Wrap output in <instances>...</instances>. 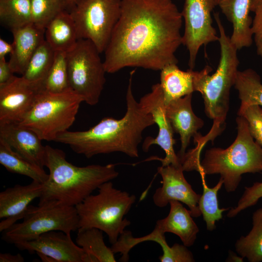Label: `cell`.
Here are the masks:
<instances>
[{"label":"cell","instance_id":"52a82bcc","mask_svg":"<svg viewBox=\"0 0 262 262\" xmlns=\"http://www.w3.org/2000/svg\"><path fill=\"white\" fill-rule=\"evenodd\" d=\"M82 97L71 89L59 93L40 90L21 126L35 132L42 140L54 141L74 122Z\"/></svg>","mask_w":262,"mask_h":262},{"label":"cell","instance_id":"5b68a950","mask_svg":"<svg viewBox=\"0 0 262 262\" xmlns=\"http://www.w3.org/2000/svg\"><path fill=\"white\" fill-rule=\"evenodd\" d=\"M236 121L237 135L232 144L226 149L207 150L196 170L205 176L220 174L228 192L236 190L243 174L262 171V147L251 135L246 119L239 115Z\"/></svg>","mask_w":262,"mask_h":262},{"label":"cell","instance_id":"4dcf8cb0","mask_svg":"<svg viewBox=\"0 0 262 262\" xmlns=\"http://www.w3.org/2000/svg\"><path fill=\"white\" fill-rule=\"evenodd\" d=\"M66 53L55 51L52 65L44 80L41 90L59 93L69 89Z\"/></svg>","mask_w":262,"mask_h":262},{"label":"cell","instance_id":"4fadbf2b","mask_svg":"<svg viewBox=\"0 0 262 262\" xmlns=\"http://www.w3.org/2000/svg\"><path fill=\"white\" fill-rule=\"evenodd\" d=\"M162 185L158 188L152 196L154 204L160 208L166 206L170 201L176 200L186 204L193 217L201 215L198 202L200 194L196 193L185 179L182 165H169L157 168Z\"/></svg>","mask_w":262,"mask_h":262},{"label":"cell","instance_id":"ba28073f","mask_svg":"<svg viewBox=\"0 0 262 262\" xmlns=\"http://www.w3.org/2000/svg\"><path fill=\"white\" fill-rule=\"evenodd\" d=\"M75 207L47 202L29 207L22 222L16 223L2 232V239L14 245L36 239L51 231L70 234L78 229Z\"/></svg>","mask_w":262,"mask_h":262},{"label":"cell","instance_id":"60d3db41","mask_svg":"<svg viewBox=\"0 0 262 262\" xmlns=\"http://www.w3.org/2000/svg\"><path fill=\"white\" fill-rule=\"evenodd\" d=\"M37 255L39 256V257L40 258V260L42 262H57L55 260H54L53 258H51L50 256H47L46 255L40 253H36Z\"/></svg>","mask_w":262,"mask_h":262},{"label":"cell","instance_id":"f35d334b","mask_svg":"<svg viewBox=\"0 0 262 262\" xmlns=\"http://www.w3.org/2000/svg\"><path fill=\"white\" fill-rule=\"evenodd\" d=\"M13 51L12 44H10L2 38H0V59L5 58L8 53H11Z\"/></svg>","mask_w":262,"mask_h":262},{"label":"cell","instance_id":"5bb4252c","mask_svg":"<svg viewBox=\"0 0 262 262\" xmlns=\"http://www.w3.org/2000/svg\"><path fill=\"white\" fill-rule=\"evenodd\" d=\"M39 90L22 76H14L0 84V124L21 122Z\"/></svg>","mask_w":262,"mask_h":262},{"label":"cell","instance_id":"7bdbcfd3","mask_svg":"<svg viewBox=\"0 0 262 262\" xmlns=\"http://www.w3.org/2000/svg\"><path fill=\"white\" fill-rule=\"evenodd\" d=\"M66 8H70L77 0H63Z\"/></svg>","mask_w":262,"mask_h":262},{"label":"cell","instance_id":"2e32d148","mask_svg":"<svg viewBox=\"0 0 262 262\" xmlns=\"http://www.w3.org/2000/svg\"><path fill=\"white\" fill-rule=\"evenodd\" d=\"M43 183L36 181L26 185L16 184L0 193V231L23 219L31 203L40 197Z\"/></svg>","mask_w":262,"mask_h":262},{"label":"cell","instance_id":"30bf717a","mask_svg":"<svg viewBox=\"0 0 262 262\" xmlns=\"http://www.w3.org/2000/svg\"><path fill=\"white\" fill-rule=\"evenodd\" d=\"M122 0H77L70 8L78 39L92 41L104 51L120 17Z\"/></svg>","mask_w":262,"mask_h":262},{"label":"cell","instance_id":"8d00e7d4","mask_svg":"<svg viewBox=\"0 0 262 262\" xmlns=\"http://www.w3.org/2000/svg\"><path fill=\"white\" fill-rule=\"evenodd\" d=\"M14 76L8 62L6 61L5 58L0 59V84L7 82Z\"/></svg>","mask_w":262,"mask_h":262},{"label":"cell","instance_id":"74e56055","mask_svg":"<svg viewBox=\"0 0 262 262\" xmlns=\"http://www.w3.org/2000/svg\"><path fill=\"white\" fill-rule=\"evenodd\" d=\"M23 257L19 253L13 255L9 253H0V262H24Z\"/></svg>","mask_w":262,"mask_h":262},{"label":"cell","instance_id":"1f68e13d","mask_svg":"<svg viewBox=\"0 0 262 262\" xmlns=\"http://www.w3.org/2000/svg\"><path fill=\"white\" fill-rule=\"evenodd\" d=\"M66 9L63 0H31L32 23L45 30L52 19Z\"/></svg>","mask_w":262,"mask_h":262},{"label":"cell","instance_id":"ac0fdd59","mask_svg":"<svg viewBox=\"0 0 262 262\" xmlns=\"http://www.w3.org/2000/svg\"><path fill=\"white\" fill-rule=\"evenodd\" d=\"M0 138L26 159L42 167L45 166V146L32 130L18 123L0 124Z\"/></svg>","mask_w":262,"mask_h":262},{"label":"cell","instance_id":"d4e9b609","mask_svg":"<svg viewBox=\"0 0 262 262\" xmlns=\"http://www.w3.org/2000/svg\"><path fill=\"white\" fill-rule=\"evenodd\" d=\"M77 245L84 251L82 262H115V253L105 244L103 231L96 228L78 231Z\"/></svg>","mask_w":262,"mask_h":262},{"label":"cell","instance_id":"cb8c5ba5","mask_svg":"<svg viewBox=\"0 0 262 262\" xmlns=\"http://www.w3.org/2000/svg\"><path fill=\"white\" fill-rule=\"evenodd\" d=\"M0 164L9 172L27 176L44 183L49 174L42 167L26 159L0 138Z\"/></svg>","mask_w":262,"mask_h":262},{"label":"cell","instance_id":"7402d4cb","mask_svg":"<svg viewBox=\"0 0 262 262\" xmlns=\"http://www.w3.org/2000/svg\"><path fill=\"white\" fill-rule=\"evenodd\" d=\"M45 40L55 51L68 52L78 41L76 26L69 12L59 13L45 29Z\"/></svg>","mask_w":262,"mask_h":262},{"label":"cell","instance_id":"7c38bea8","mask_svg":"<svg viewBox=\"0 0 262 262\" xmlns=\"http://www.w3.org/2000/svg\"><path fill=\"white\" fill-rule=\"evenodd\" d=\"M139 102L147 112L152 115L155 124L157 125L159 129L158 135L155 138L149 136L145 139L142 146L143 151L147 152L151 145H157L165 153L164 158L153 157L147 160H159L161 162L163 166L170 164L176 166L181 165L174 150V145L176 142L174 138V131L166 114L160 83L153 85L151 92L143 96Z\"/></svg>","mask_w":262,"mask_h":262},{"label":"cell","instance_id":"d590c367","mask_svg":"<svg viewBox=\"0 0 262 262\" xmlns=\"http://www.w3.org/2000/svg\"><path fill=\"white\" fill-rule=\"evenodd\" d=\"M252 20V32L257 54L262 58V4L255 11Z\"/></svg>","mask_w":262,"mask_h":262},{"label":"cell","instance_id":"836d02e7","mask_svg":"<svg viewBox=\"0 0 262 262\" xmlns=\"http://www.w3.org/2000/svg\"><path fill=\"white\" fill-rule=\"evenodd\" d=\"M159 245L163 252L159 257L161 262H195L192 253L183 244H175L169 246L165 240Z\"/></svg>","mask_w":262,"mask_h":262},{"label":"cell","instance_id":"83f0119b","mask_svg":"<svg viewBox=\"0 0 262 262\" xmlns=\"http://www.w3.org/2000/svg\"><path fill=\"white\" fill-rule=\"evenodd\" d=\"M234 86L241 100L239 109L253 105L262 106V83L260 76L254 70H238Z\"/></svg>","mask_w":262,"mask_h":262},{"label":"cell","instance_id":"6da1fadb","mask_svg":"<svg viewBox=\"0 0 262 262\" xmlns=\"http://www.w3.org/2000/svg\"><path fill=\"white\" fill-rule=\"evenodd\" d=\"M182 24L172 0H122L120 17L104 50L106 72L126 67L161 70L177 64Z\"/></svg>","mask_w":262,"mask_h":262},{"label":"cell","instance_id":"3957f363","mask_svg":"<svg viewBox=\"0 0 262 262\" xmlns=\"http://www.w3.org/2000/svg\"><path fill=\"white\" fill-rule=\"evenodd\" d=\"M45 166L49 171L38 204L55 202L74 206L97 190L102 184L116 178L115 164L73 165L62 150L45 146Z\"/></svg>","mask_w":262,"mask_h":262},{"label":"cell","instance_id":"277c9868","mask_svg":"<svg viewBox=\"0 0 262 262\" xmlns=\"http://www.w3.org/2000/svg\"><path fill=\"white\" fill-rule=\"evenodd\" d=\"M219 33L220 57L217 68L212 75L209 66L199 71L193 72L194 91L199 92L204 100L205 112L213 121L210 136L214 138L225 128L229 110V95L234 85L239 65L237 48L225 32L218 13L213 15Z\"/></svg>","mask_w":262,"mask_h":262},{"label":"cell","instance_id":"7a4b0ae2","mask_svg":"<svg viewBox=\"0 0 262 262\" xmlns=\"http://www.w3.org/2000/svg\"><path fill=\"white\" fill-rule=\"evenodd\" d=\"M130 73L126 92L127 110L121 119L105 117L90 129L66 131L59 134L54 141L67 145L75 153L87 158L120 152L132 158L139 157L138 147L142 133L155 124L152 115L146 112L133 96Z\"/></svg>","mask_w":262,"mask_h":262},{"label":"cell","instance_id":"b9f144b4","mask_svg":"<svg viewBox=\"0 0 262 262\" xmlns=\"http://www.w3.org/2000/svg\"><path fill=\"white\" fill-rule=\"evenodd\" d=\"M261 4H262V0H252L251 8L255 9Z\"/></svg>","mask_w":262,"mask_h":262},{"label":"cell","instance_id":"484cf974","mask_svg":"<svg viewBox=\"0 0 262 262\" xmlns=\"http://www.w3.org/2000/svg\"><path fill=\"white\" fill-rule=\"evenodd\" d=\"M55 51L45 40L31 58L22 77L39 91L52 65Z\"/></svg>","mask_w":262,"mask_h":262},{"label":"cell","instance_id":"8992f818","mask_svg":"<svg viewBox=\"0 0 262 262\" xmlns=\"http://www.w3.org/2000/svg\"><path fill=\"white\" fill-rule=\"evenodd\" d=\"M75 206L79 217L78 231L91 228L102 230L114 244L131 221L124 216L135 203L136 196L114 187L111 181L100 185Z\"/></svg>","mask_w":262,"mask_h":262},{"label":"cell","instance_id":"d6a6232c","mask_svg":"<svg viewBox=\"0 0 262 262\" xmlns=\"http://www.w3.org/2000/svg\"><path fill=\"white\" fill-rule=\"evenodd\" d=\"M238 114L246 119L251 135L262 147V108L259 105H250L239 109Z\"/></svg>","mask_w":262,"mask_h":262},{"label":"cell","instance_id":"9c48e42d","mask_svg":"<svg viewBox=\"0 0 262 262\" xmlns=\"http://www.w3.org/2000/svg\"><path fill=\"white\" fill-rule=\"evenodd\" d=\"M100 53L92 41L80 39L66 54L69 86L91 106L98 102L106 82Z\"/></svg>","mask_w":262,"mask_h":262},{"label":"cell","instance_id":"d6986e66","mask_svg":"<svg viewBox=\"0 0 262 262\" xmlns=\"http://www.w3.org/2000/svg\"><path fill=\"white\" fill-rule=\"evenodd\" d=\"M251 2L252 0H219L217 4L232 25L230 39L238 50L250 46L253 42Z\"/></svg>","mask_w":262,"mask_h":262},{"label":"cell","instance_id":"f1b7e54d","mask_svg":"<svg viewBox=\"0 0 262 262\" xmlns=\"http://www.w3.org/2000/svg\"><path fill=\"white\" fill-rule=\"evenodd\" d=\"M0 20L11 31L32 23L31 0H0Z\"/></svg>","mask_w":262,"mask_h":262},{"label":"cell","instance_id":"44dd1931","mask_svg":"<svg viewBox=\"0 0 262 262\" xmlns=\"http://www.w3.org/2000/svg\"><path fill=\"white\" fill-rule=\"evenodd\" d=\"M168 215L157 221L153 231L156 234H165L169 232L177 235L187 247L193 246L196 239L199 229L193 220L189 210L180 202L170 201Z\"/></svg>","mask_w":262,"mask_h":262},{"label":"cell","instance_id":"603a6c76","mask_svg":"<svg viewBox=\"0 0 262 262\" xmlns=\"http://www.w3.org/2000/svg\"><path fill=\"white\" fill-rule=\"evenodd\" d=\"M193 69L183 71L177 64H170L161 70L160 85L165 105L170 102L192 94Z\"/></svg>","mask_w":262,"mask_h":262},{"label":"cell","instance_id":"ffe728a7","mask_svg":"<svg viewBox=\"0 0 262 262\" xmlns=\"http://www.w3.org/2000/svg\"><path fill=\"white\" fill-rule=\"evenodd\" d=\"M13 36V51L8 61L14 73L22 75L32 55L45 40V30L33 23L11 31Z\"/></svg>","mask_w":262,"mask_h":262},{"label":"cell","instance_id":"ab89813d","mask_svg":"<svg viewBox=\"0 0 262 262\" xmlns=\"http://www.w3.org/2000/svg\"><path fill=\"white\" fill-rule=\"evenodd\" d=\"M243 259L242 257L241 256H237L236 254H235L233 252L229 251V256L226 259L227 262H243Z\"/></svg>","mask_w":262,"mask_h":262},{"label":"cell","instance_id":"9a60e30c","mask_svg":"<svg viewBox=\"0 0 262 262\" xmlns=\"http://www.w3.org/2000/svg\"><path fill=\"white\" fill-rule=\"evenodd\" d=\"M15 246L31 253L50 256L57 262H82V248L73 241L70 234L61 231L47 232L35 239Z\"/></svg>","mask_w":262,"mask_h":262},{"label":"cell","instance_id":"ee69618b","mask_svg":"<svg viewBox=\"0 0 262 262\" xmlns=\"http://www.w3.org/2000/svg\"><path fill=\"white\" fill-rule=\"evenodd\" d=\"M212 0L213 1L215 6H217V4L219 0Z\"/></svg>","mask_w":262,"mask_h":262},{"label":"cell","instance_id":"e575fe53","mask_svg":"<svg viewBox=\"0 0 262 262\" xmlns=\"http://www.w3.org/2000/svg\"><path fill=\"white\" fill-rule=\"evenodd\" d=\"M261 198H262V181L255 182L250 187H246L237 206L229 210L227 216L229 218L234 217L242 211L255 205Z\"/></svg>","mask_w":262,"mask_h":262},{"label":"cell","instance_id":"4316f807","mask_svg":"<svg viewBox=\"0 0 262 262\" xmlns=\"http://www.w3.org/2000/svg\"><path fill=\"white\" fill-rule=\"evenodd\" d=\"M252 227L245 236H241L235 244L239 255L250 262L262 261V208L252 215Z\"/></svg>","mask_w":262,"mask_h":262},{"label":"cell","instance_id":"e0dca14e","mask_svg":"<svg viewBox=\"0 0 262 262\" xmlns=\"http://www.w3.org/2000/svg\"><path fill=\"white\" fill-rule=\"evenodd\" d=\"M192 98L191 94L165 105L166 114L173 131L180 136V149L177 154L180 162L191 138L197 136L198 130L204 125L202 119L197 117L192 110Z\"/></svg>","mask_w":262,"mask_h":262},{"label":"cell","instance_id":"f546056e","mask_svg":"<svg viewBox=\"0 0 262 262\" xmlns=\"http://www.w3.org/2000/svg\"><path fill=\"white\" fill-rule=\"evenodd\" d=\"M201 176L203 193L199 200L198 206L207 230L212 231L216 228V221L222 218L223 212L229 210V208L220 209L218 206L217 194L223 185V180L220 178L215 186L210 188L206 183L205 176L201 175Z\"/></svg>","mask_w":262,"mask_h":262},{"label":"cell","instance_id":"8fae6325","mask_svg":"<svg viewBox=\"0 0 262 262\" xmlns=\"http://www.w3.org/2000/svg\"><path fill=\"white\" fill-rule=\"evenodd\" d=\"M215 7L212 0H185L181 12L184 21L182 45L188 51L190 69L195 67L200 48L219 40L211 16Z\"/></svg>","mask_w":262,"mask_h":262}]
</instances>
